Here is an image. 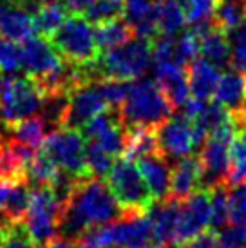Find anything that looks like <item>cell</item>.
<instances>
[{
    "label": "cell",
    "mask_w": 246,
    "mask_h": 248,
    "mask_svg": "<svg viewBox=\"0 0 246 248\" xmlns=\"http://www.w3.org/2000/svg\"><path fill=\"white\" fill-rule=\"evenodd\" d=\"M11 185H13V183H9V181H2V179H0V212H4L7 194H9V188H11Z\"/></svg>",
    "instance_id": "cell-44"
},
{
    "label": "cell",
    "mask_w": 246,
    "mask_h": 248,
    "mask_svg": "<svg viewBox=\"0 0 246 248\" xmlns=\"http://www.w3.org/2000/svg\"><path fill=\"white\" fill-rule=\"evenodd\" d=\"M125 131H127V138H125L123 158L134 161V159H139L143 156L159 152L156 129L138 127V129H125Z\"/></svg>",
    "instance_id": "cell-24"
},
{
    "label": "cell",
    "mask_w": 246,
    "mask_h": 248,
    "mask_svg": "<svg viewBox=\"0 0 246 248\" xmlns=\"http://www.w3.org/2000/svg\"><path fill=\"white\" fill-rule=\"evenodd\" d=\"M154 82L163 91L169 104L176 109L190 98V85H188V73L186 67L179 65L174 60H154L152 63Z\"/></svg>",
    "instance_id": "cell-12"
},
{
    "label": "cell",
    "mask_w": 246,
    "mask_h": 248,
    "mask_svg": "<svg viewBox=\"0 0 246 248\" xmlns=\"http://www.w3.org/2000/svg\"><path fill=\"white\" fill-rule=\"evenodd\" d=\"M46 248H80V245H78L75 239H65V237L58 235V237H55Z\"/></svg>",
    "instance_id": "cell-43"
},
{
    "label": "cell",
    "mask_w": 246,
    "mask_h": 248,
    "mask_svg": "<svg viewBox=\"0 0 246 248\" xmlns=\"http://www.w3.org/2000/svg\"><path fill=\"white\" fill-rule=\"evenodd\" d=\"M4 82H6V80H4L2 75H0V93H2V89H4Z\"/></svg>",
    "instance_id": "cell-49"
},
{
    "label": "cell",
    "mask_w": 246,
    "mask_h": 248,
    "mask_svg": "<svg viewBox=\"0 0 246 248\" xmlns=\"http://www.w3.org/2000/svg\"><path fill=\"white\" fill-rule=\"evenodd\" d=\"M112 248H122V247H112Z\"/></svg>",
    "instance_id": "cell-51"
},
{
    "label": "cell",
    "mask_w": 246,
    "mask_h": 248,
    "mask_svg": "<svg viewBox=\"0 0 246 248\" xmlns=\"http://www.w3.org/2000/svg\"><path fill=\"white\" fill-rule=\"evenodd\" d=\"M118 247H139L152 239V225L147 212H123L116 219Z\"/></svg>",
    "instance_id": "cell-21"
},
{
    "label": "cell",
    "mask_w": 246,
    "mask_h": 248,
    "mask_svg": "<svg viewBox=\"0 0 246 248\" xmlns=\"http://www.w3.org/2000/svg\"><path fill=\"white\" fill-rule=\"evenodd\" d=\"M152 40L149 38H130L114 49L105 51L92 63L94 80L116 78V80H138L151 67Z\"/></svg>",
    "instance_id": "cell-3"
},
{
    "label": "cell",
    "mask_w": 246,
    "mask_h": 248,
    "mask_svg": "<svg viewBox=\"0 0 246 248\" xmlns=\"http://www.w3.org/2000/svg\"><path fill=\"white\" fill-rule=\"evenodd\" d=\"M42 93L36 83L26 76H15L4 82L0 93V116L6 127H11L24 118L34 116L42 109Z\"/></svg>",
    "instance_id": "cell-8"
},
{
    "label": "cell",
    "mask_w": 246,
    "mask_h": 248,
    "mask_svg": "<svg viewBox=\"0 0 246 248\" xmlns=\"http://www.w3.org/2000/svg\"><path fill=\"white\" fill-rule=\"evenodd\" d=\"M174 107L154 80L132 82L125 102L118 107L120 122L125 129H157L172 116Z\"/></svg>",
    "instance_id": "cell-2"
},
{
    "label": "cell",
    "mask_w": 246,
    "mask_h": 248,
    "mask_svg": "<svg viewBox=\"0 0 246 248\" xmlns=\"http://www.w3.org/2000/svg\"><path fill=\"white\" fill-rule=\"evenodd\" d=\"M62 212L63 207L55 198L51 186L42 185L31 190V201L22 225L36 248H46L58 235Z\"/></svg>",
    "instance_id": "cell-5"
},
{
    "label": "cell",
    "mask_w": 246,
    "mask_h": 248,
    "mask_svg": "<svg viewBox=\"0 0 246 248\" xmlns=\"http://www.w3.org/2000/svg\"><path fill=\"white\" fill-rule=\"evenodd\" d=\"M122 0H92L89 7L85 9L83 16L92 24H98V22H105L110 18H118L122 15Z\"/></svg>",
    "instance_id": "cell-37"
},
{
    "label": "cell",
    "mask_w": 246,
    "mask_h": 248,
    "mask_svg": "<svg viewBox=\"0 0 246 248\" xmlns=\"http://www.w3.org/2000/svg\"><path fill=\"white\" fill-rule=\"evenodd\" d=\"M67 18V9L62 2H49L38 9V13L33 16L34 22V35L42 38H51L53 33L60 28Z\"/></svg>",
    "instance_id": "cell-26"
},
{
    "label": "cell",
    "mask_w": 246,
    "mask_h": 248,
    "mask_svg": "<svg viewBox=\"0 0 246 248\" xmlns=\"http://www.w3.org/2000/svg\"><path fill=\"white\" fill-rule=\"evenodd\" d=\"M228 208L233 225L246 227V179L228 186Z\"/></svg>",
    "instance_id": "cell-38"
},
{
    "label": "cell",
    "mask_w": 246,
    "mask_h": 248,
    "mask_svg": "<svg viewBox=\"0 0 246 248\" xmlns=\"http://www.w3.org/2000/svg\"><path fill=\"white\" fill-rule=\"evenodd\" d=\"M49 42L65 62L75 65L94 63L100 56L94 26L83 15H69Z\"/></svg>",
    "instance_id": "cell-4"
},
{
    "label": "cell",
    "mask_w": 246,
    "mask_h": 248,
    "mask_svg": "<svg viewBox=\"0 0 246 248\" xmlns=\"http://www.w3.org/2000/svg\"><path fill=\"white\" fill-rule=\"evenodd\" d=\"M7 230V228H6ZM6 230H0V248H2V245H4V237H6Z\"/></svg>",
    "instance_id": "cell-47"
},
{
    "label": "cell",
    "mask_w": 246,
    "mask_h": 248,
    "mask_svg": "<svg viewBox=\"0 0 246 248\" xmlns=\"http://www.w3.org/2000/svg\"><path fill=\"white\" fill-rule=\"evenodd\" d=\"M105 178L110 192L114 194L125 212H147L154 203L149 186L132 159H118Z\"/></svg>",
    "instance_id": "cell-6"
},
{
    "label": "cell",
    "mask_w": 246,
    "mask_h": 248,
    "mask_svg": "<svg viewBox=\"0 0 246 248\" xmlns=\"http://www.w3.org/2000/svg\"><path fill=\"white\" fill-rule=\"evenodd\" d=\"M132 82L134 80H116V78H100V80H96L105 102L112 109H118L125 102Z\"/></svg>",
    "instance_id": "cell-35"
},
{
    "label": "cell",
    "mask_w": 246,
    "mask_h": 248,
    "mask_svg": "<svg viewBox=\"0 0 246 248\" xmlns=\"http://www.w3.org/2000/svg\"><path fill=\"white\" fill-rule=\"evenodd\" d=\"M217 241L223 248H246V227H225L217 232Z\"/></svg>",
    "instance_id": "cell-41"
},
{
    "label": "cell",
    "mask_w": 246,
    "mask_h": 248,
    "mask_svg": "<svg viewBox=\"0 0 246 248\" xmlns=\"http://www.w3.org/2000/svg\"><path fill=\"white\" fill-rule=\"evenodd\" d=\"M2 248H36L31 237L28 235L24 225L20 223H11L6 230V237H4V245Z\"/></svg>",
    "instance_id": "cell-40"
},
{
    "label": "cell",
    "mask_w": 246,
    "mask_h": 248,
    "mask_svg": "<svg viewBox=\"0 0 246 248\" xmlns=\"http://www.w3.org/2000/svg\"><path fill=\"white\" fill-rule=\"evenodd\" d=\"M33 35V15L18 0H0V36L24 42Z\"/></svg>",
    "instance_id": "cell-15"
},
{
    "label": "cell",
    "mask_w": 246,
    "mask_h": 248,
    "mask_svg": "<svg viewBox=\"0 0 246 248\" xmlns=\"http://www.w3.org/2000/svg\"><path fill=\"white\" fill-rule=\"evenodd\" d=\"M2 124H4V122H2V116H0V125H2Z\"/></svg>",
    "instance_id": "cell-50"
},
{
    "label": "cell",
    "mask_w": 246,
    "mask_h": 248,
    "mask_svg": "<svg viewBox=\"0 0 246 248\" xmlns=\"http://www.w3.org/2000/svg\"><path fill=\"white\" fill-rule=\"evenodd\" d=\"M91 2L92 0H62V4L65 6L67 13L71 15H83Z\"/></svg>",
    "instance_id": "cell-42"
},
{
    "label": "cell",
    "mask_w": 246,
    "mask_h": 248,
    "mask_svg": "<svg viewBox=\"0 0 246 248\" xmlns=\"http://www.w3.org/2000/svg\"><path fill=\"white\" fill-rule=\"evenodd\" d=\"M139 172L143 176L145 183L149 186L152 200L165 201L169 200L170 192V161L165 158L161 152H154L149 156H143L136 161Z\"/></svg>",
    "instance_id": "cell-16"
},
{
    "label": "cell",
    "mask_w": 246,
    "mask_h": 248,
    "mask_svg": "<svg viewBox=\"0 0 246 248\" xmlns=\"http://www.w3.org/2000/svg\"><path fill=\"white\" fill-rule=\"evenodd\" d=\"M188 73V85H190V96L198 98L201 102H208L214 98L217 82L221 78V71L205 58H196L186 67Z\"/></svg>",
    "instance_id": "cell-22"
},
{
    "label": "cell",
    "mask_w": 246,
    "mask_h": 248,
    "mask_svg": "<svg viewBox=\"0 0 246 248\" xmlns=\"http://www.w3.org/2000/svg\"><path fill=\"white\" fill-rule=\"evenodd\" d=\"M123 20L132 29L134 36L156 38L159 35L161 0H122Z\"/></svg>",
    "instance_id": "cell-13"
},
{
    "label": "cell",
    "mask_w": 246,
    "mask_h": 248,
    "mask_svg": "<svg viewBox=\"0 0 246 248\" xmlns=\"http://www.w3.org/2000/svg\"><path fill=\"white\" fill-rule=\"evenodd\" d=\"M2 125H4V124H2ZM0 134H2V132H0Z\"/></svg>",
    "instance_id": "cell-52"
},
{
    "label": "cell",
    "mask_w": 246,
    "mask_h": 248,
    "mask_svg": "<svg viewBox=\"0 0 246 248\" xmlns=\"http://www.w3.org/2000/svg\"><path fill=\"white\" fill-rule=\"evenodd\" d=\"M94 36L98 49L105 53V51L114 49L118 46L125 44L127 40H130L134 36V33H132L130 26L125 20L110 18V20L94 24Z\"/></svg>",
    "instance_id": "cell-23"
},
{
    "label": "cell",
    "mask_w": 246,
    "mask_h": 248,
    "mask_svg": "<svg viewBox=\"0 0 246 248\" xmlns=\"http://www.w3.org/2000/svg\"><path fill=\"white\" fill-rule=\"evenodd\" d=\"M7 132L15 141L38 149L47 136V124L42 116H29L7 127Z\"/></svg>",
    "instance_id": "cell-25"
},
{
    "label": "cell",
    "mask_w": 246,
    "mask_h": 248,
    "mask_svg": "<svg viewBox=\"0 0 246 248\" xmlns=\"http://www.w3.org/2000/svg\"><path fill=\"white\" fill-rule=\"evenodd\" d=\"M233 118L237 120V124H246V107L243 109V112H239V114H233Z\"/></svg>",
    "instance_id": "cell-45"
},
{
    "label": "cell",
    "mask_w": 246,
    "mask_h": 248,
    "mask_svg": "<svg viewBox=\"0 0 246 248\" xmlns=\"http://www.w3.org/2000/svg\"><path fill=\"white\" fill-rule=\"evenodd\" d=\"M80 248H112L118 247L116 237V221L107 225H98L83 230L80 237L76 239Z\"/></svg>",
    "instance_id": "cell-30"
},
{
    "label": "cell",
    "mask_w": 246,
    "mask_h": 248,
    "mask_svg": "<svg viewBox=\"0 0 246 248\" xmlns=\"http://www.w3.org/2000/svg\"><path fill=\"white\" fill-rule=\"evenodd\" d=\"M201 179H203V169L198 154L179 158L176 165H172L169 198L176 201L186 200L190 194L201 188Z\"/></svg>",
    "instance_id": "cell-17"
},
{
    "label": "cell",
    "mask_w": 246,
    "mask_h": 248,
    "mask_svg": "<svg viewBox=\"0 0 246 248\" xmlns=\"http://www.w3.org/2000/svg\"><path fill=\"white\" fill-rule=\"evenodd\" d=\"M40 6H44V4H49V2H56V0H36Z\"/></svg>",
    "instance_id": "cell-48"
},
{
    "label": "cell",
    "mask_w": 246,
    "mask_h": 248,
    "mask_svg": "<svg viewBox=\"0 0 246 248\" xmlns=\"http://www.w3.org/2000/svg\"><path fill=\"white\" fill-rule=\"evenodd\" d=\"M210 225V190L198 188L186 200L179 201L174 245L184 247L194 237L208 230Z\"/></svg>",
    "instance_id": "cell-9"
},
{
    "label": "cell",
    "mask_w": 246,
    "mask_h": 248,
    "mask_svg": "<svg viewBox=\"0 0 246 248\" xmlns=\"http://www.w3.org/2000/svg\"><path fill=\"white\" fill-rule=\"evenodd\" d=\"M194 28L198 29L201 35L199 55L210 63H214L215 67H226L232 58V46L228 40V33L217 28L214 20L196 24Z\"/></svg>",
    "instance_id": "cell-18"
},
{
    "label": "cell",
    "mask_w": 246,
    "mask_h": 248,
    "mask_svg": "<svg viewBox=\"0 0 246 248\" xmlns=\"http://www.w3.org/2000/svg\"><path fill=\"white\" fill-rule=\"evenodd\" d=\"M109 185L100 178H82L76 181L73 194L67 200L60 217L58 235L65 239H78L83 230L98 225H107L123 216Z\"/></svg>",
    "instance_id": "cell-1"
},
{
    "label": "cell",
    "mask_w": 246,
    "mask_h": 248,
    "mask_svg": "<svg viewBox=\"0 0 246 248\" xmlns=\"http://www.w3.org/2000/svg\"><path fill=\"white\" fill-rule=\"evenodd\" d=\"M40 149L53 159L60 170L82 179L91 176L85 165V138L78 129L56 127L44 140Z\"/></svg>",
    "instance_id": "cell-7"
},
{
    "label": "cell",
    "mask_w": 246,
    "mask_h": 248,
    "mask_svg": "<svg viewBox=\"0 0 246 248\" xmlns=\"http://www.w3.org/2000/svg\"><path fill=\"white\" fill-rule=\"evenodd\" d=\"M22 44V69L29 78L47 75L63 62V58L56 53L47 38L33 35Z\"/></svg>",
    "instance_id": "cell-14"
},
{
    "label": "cell",
    "mask_w": 246,
    "mask_h": 248,
    "mask_svg": "<svg viewBox=\"0 0 246 248\" xmlns=\"http://www.w3.org/2000/svg\"><path fill=\"white\" fill-rule=\"evenodd\" d=\"M210 190V225L208 230L221 232L230 221V208H228V185L217 183Z\"/></svg>",
    "instance_id": "cell-29"
},
{
    "label": "cell",
    "mask_w": 246,
    "mask_h": 248,
    "mask_svg": "<svg viewBox=\"0 0 246 248\" xmlns=\"http://www.w3.org/2000/svg\"><path fill=\"white\" fill-rule=\"evenodd\" d=\"M132 248H170V247H163V245H156V243H145V245L132 247Z\"/></svg>",
    "instance_id": "cell-46"
},
{
    "label": "cell",
    "mask_w": 246,
    "mask_h": 248,
    "mask_svg": "<svg viewBox=\"0 0 246 248\" xmlns=\"http://www.w3.org/2000/svg\"><path fill=\"white\" fill-rule=\"evenodd\" d=\"M184 13V18L188 24H203L210 22L215 11L217 0H176Z\"/></svg>",
    "instance_id": "cell-36"
},
{
    "label": "cell",
    "mask_w": 246,
    "mask_h": 248,
    "mask_svg": "<svg viewBox=\"0 0 246 248\" xmlns=\"http://www.w3.org/2000/svg\"><path fill=\"white\" fill-rule=\"evenodd\" d=\"M29 201H31V186H29L28 179H20L15 181L9 194H7L6 207H4V214H6L11 223H20L24 219V216L28 212Z\"/></svg>",
    "instance_id": "cell-28"
},
{
    "label": "cell",
    "mask_w": 246,
    "mask_h": 248,
    "mask_svg": "<svg viewBox=\"0 0 246 248\" xmlns=\"http://www.w3.org/2000/svg\"><path fill=\"white\" fill-rule=\"evenodd\" d=\"M245 15H246L245 0H217L212 20L217 28H221L225 33L230 35L233 29L243 22Z\"/></svg>",
    "instance_id": "cell-27"
},
{
    "label": "cell",
    "mask_w": 246,
    "mask_h": 248,
    "mask_svg": "<svg viewBox=\"0 0 246 248\" xmlns=\"http://www.w3.org/2000/svg\"><path fill=\"white\" fill-rule=\"evenodd\" d=\"M214 100L232 114H239L246 107V75L237 69L221 75L214 93Z\"/></svg>",
    "instance_id": "cell-20"
},
{
    "label": "cell",
    "mask_w": 246,
    "mask_h": 248,
    "mask_svg": "<svg viewBox=\"0 0 246 248\" xmlns=\"http://www.w3.org/2000/svg\"><path fill=\"white\" fill-rule=\"evenodd\" d=\"M159 152L167 159H179L196 151L192 122L181 116H170L156 129Z\"/></svg>",
    "instance_id": "cell-11"
},
{
    "label": "cell",
    "mask_w": 246,
    "mask_h": 248,
    "mask_svg": "<svg viewBox=\"0 0 246 248\" xmlns=\"http://www.w3.org/2000/svg\"><path fill=\"white\" fill-rule=\"evenodd\" d=\"M199 47H201V35L196 28L186 29L183 35L176 40V49H174V60L183 65V67H188L196 56L199 55Z\"/></svg>",
    "instance_id": "cell-33"
},
{
    "label": "cell",
    "mask_w": 246,
    "mask_h": 248,
    "mask_svg": "<svg viewBox=\"0 0 246 248\" xmlns=\"http://www.w3.org/2000/svg\"><path fill=\"white\" fill-rule=\"evenodd\" d=\"M245 2H246V0H245Z\"/></svg>",
    "instance_id": "cell-53"
},
{
    "label": "cell",
    "mask_w": 246,
    "mask_h": 248,
    "mask_svg": "<svg viewBox=\"0 0 246 248\" xmlns=\"http://www.w3.org/2000/svg\"><path fill=\"white\" fill-rule=\"evenodd\" d=\"M105 109H109V105L105 102L96 80L82 83L69 93V107L63 125L80 131L89 120H92L96 114L103 112Z\"/></svg>",
    "instance_id": "cell-10"
},
{
    "label": "cell",
    "mask_w": 246,
    "mask_h": 248,
    "mask_svg": "<svg viewBox=\"0 0 246 248\" xmlns=\"http://www.w3.org/2000/svg\"><path fill=\"white\" fill-rule=\"evenodd\" d=\"M22 69V46L0 36V73H16Z\"/></svg>",
    "instance_id": "cell-39"
},
{
    "label": "cell",
    "mask_w": 246,
    "mask_h": 248,
    "mask_svg": "<svg viewBox=\"0 0 246 248\" xmlns=\"http://www.w3.org/2000/svg\"><path fill=\"white\" fill-rule=\"evenodd\" d=\"M186 18L181 6L176 0H163L161 2V15H159V35L174 36L184 28Z\"/></svg>",
    "instance_id": "cell-34"
},
{
    "label": "cell",
    "mask_w": 246,
    "mask_h": 248,
    "mask_svg": "<svg viewBox=\"0 0 246 248\" xmlns=\"http://www.w3.org/2000/svg\"><path fill=\"white\" fill-rule=\"evenodd\" d=\"M114 163V156L103 149L94 140H85V165L92 178L103 179Z\"/></svg>",
    "instance_id": "cell-31"
},
{
    "label": "cell",
    "mask_w": 246,
    "mask_h": 248,
    "mask_svg": "<svg viewBox=\"0 0 246 248\" xmlns=\"http://www.w3.org/2000/svg\"><path fill=\"white\" fill-rule=\"evenodd\" d=\"M179 201L176 200H165L154 201L147 216L152 225V243L170 247L174 245V232H176V221H178Z\"/></svg>",
    "instance_id": "cell-19"
},
{
    "label": "cell",
    "mask_w": 246,
    "mask_h": 248,
    "mask_svg": "<svg viewBox=\"0 0 246 248\" xmlns=\"http://www.w3.org/2000/svg\"><path fill=\"white\" fill-rule=\"evenodd\" d=\"M58 167L53 163V159L49 158L46 152L42 151H36L34 154L33 161L29 163L28 167V181L29 185H34V186H42V185H51L53 183V179L56 178V174H58Z\"/></svg>",
    "instance_id": "cell-32"
}]
</instances>
